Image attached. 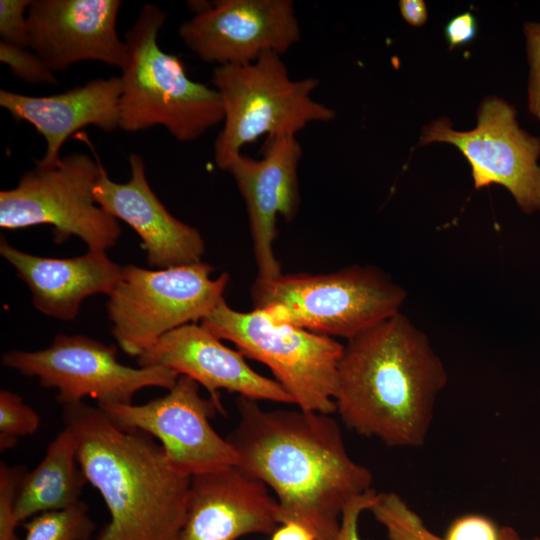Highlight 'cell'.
<instances>
[{
	"label": "cell",
	"instance_id": "1",
	"mask_svg": "<svg viewBox=\"0 0 540 540\" xmlns=\"http://www.w3.org/2000/svg\"><path fill=\"white\" fill-rule=\"evenodd\" d=\"M239 421L227 437L237 466L275 494L280 524L294 522L316 540H335L346 504L372 489L371 471L349 455L331 414L264 410L238 396Z\"/></svg>",
	"mask_w": 540,
	"mask_h": 540
},
{
	"label": "cell",
	"instance_id": "2",
	"mask_svg": "<svg viewBox=\"0 0 540 540\" xmlns=\"http://www.w3.org/2000/svg\"><path fill=\"white\" fill-rule=\"evenodd\" d=\"M447 378L427 335L400 312L344 344L336 412L360 435L389 447L418 448Z\"/></svg>",
	"mask_w": 540,
	"mask_h": 540
},
{
	"label": "cell",
	"instance_id": "3",
	"mask_svg": "<svg viewBox=\"0 0 540 540\" xmlns=\"http://www.w3.org/2000/svg\"><path fill=\"white\" fill-rule=\"evenodd\" d=\"M62 418L76 438L87 482L110 514L95 540H178L191 477L170 464L160 443L118 427L83 401L64 405Z\"/></svg>",
	"mask_w": 540,
	"mask_h": 540
},
{
	"label": "cell",
	"instance_id": "4",
	"mask_svg": "<svg viewBox=\"0 0 540 540\" xmlns=\"http://www.w3.org/2000/svg\"><path fill=\"white\" fill-rule=\"evenodd\" d=\"M166 12L144 4L125 34L128 60L121 69L119 127L127 132L164 127L176 140L191 142L224 120L218 92L191 80L182 60L163 51L158 34Z\"/></svg>",
	"mask_w": 540,
	"mask_h": 540
},
{
	"label": "cell",
	"instance_id": "5",
	"mask_svg": "<svg viewBox=\"0 0 540 540\" xmlns=\"http://www.w3.org/2000/svg\"><path fill=\"white\" fill-rule=\"evenodd\" d=\"M253 309L277 322L347 340L400 313L406 291L381 269L353 265L326 274L257 277Z\"/></svg>",
	"mask_w": 540,
	"mask_h": 540
},
{
	"label": "cell",
	"instance_id": "6",
	"mask_svg": "<svg viewBox=\"0 0 540 540\" xmlns=\"http://www.w3.org/2000/svg\"><path fill=\"white\" fill-rule=\"evenodd\" d=\"M211 84L224 110L214 142V160L226 170L241 148L266 135H295L312 122H328L335 111L314 100L315 78L293 80L281 55L267 52L255 61L213 69Z\"/></svg>",
	"mask_w": 540,
	"mask_h": 540
},
{
	"label": "cell",
	"instance_id": "7",
	"mask_svg": "<svg viewBox=\"0 0 540 540\" xmlns=\"http://www.w3.org/2000/svg\"><path fill=\"white\" fill-rule=\"evenodd\" d=\"M200 324L220 340L232 342L245 357L266 365L299 409L336 412L334 398L344 344L277 322L261 309L236 311L225 299Z\"/></svg>",
	"mask_w": 540,
	"mask_h": 540
},
{
	"label": "cell",
	"instance_id": "8",
	"mask_svg": "<svg viewBox=\"0 0 540 540\" xmlns=\"http://www.w3.org/2000/svg\"><path fill=\"white\" fill-rule=\"evenodd\" d=\"M213 271L203 261L156 270L124 266L107 301L119 347L138 357L166 333L206 317L230 280L226 272L212 279Z\"/></svg>",
	"mask_w": 540,
	"mask_h": 540
},
{
	"label": "cell",
	"instance_id": "9",
	"mask_svg": "<svg viewBox=\"0 0 540 540\" xmlns=\"http://www.w3.org/2000/svg\"><path fill=\"white\" fill-rule=\"evenodd\" d=\"M103 168L84 153L69 154L53 166L36 164L16 187L0 192L1 228L48 224L56 243L76 236L88 250L106 252L117 243L121 228L93 197Z\"/></svg>",
	"mask_w": 540,
	"mask_h": 540
},
{
	"label": "cell",
	"instance_id": "10",
	"mask_svg": "<svg viewBox=\"0 0 540 540\" xmlns=\"http://www.w3.org/2000/svg\"><path fill=\"white\" fill-rule=\"evenodd\" d=\"M2 364L37 377L43 387L56 389L63 406L82 402L87 396L96 399L97 405L132 403L141 389L169 390L179 377L164 367L124 365L114 346L79 334H58L49 347L37 351H8Z\"/></svg>",
	"mask_w": 540,
	"mask_h": 540
},
{
	"label": "cell",
	"instance_id": "11",
	"mask_svg": "<svg viewBox=\"0 0 540 540\" xmlns=\"http://www.w3.org/2000/svg\"><path fill=\"white\" fill-rule=\"evenodd\" d=\"M446 142L468 160L474 186L506 188L526 214L540 211V138L521 129L516 110L506 101L485 98L478 109L477 125L469 131L452 128L446 118L423 127L420 144Z\"/></svg>",
	"mask_w": 540,
	"mask_h": 540
},
{
	"label": "cell",
	"instance_id": "12",
	"mask_svg": "<svg viewBox=\"0 0 540 540\" xmlns=\"http://www.w3.org/2000/svg\"><path fill=\"white\" fill-rule=\"evenodd\" d=\"M199 387L192 378L179 375L167 394L147 403L97 406L118 427L156 438L170 464L185 476L237 466L232 444L210 424L218 409L210 398L202 397Z\"/></svg>",
	"mask_w": 540,
	"mask_h": 540
},
{
	"label": "cell",
	"instance_id": "13",
	"mask_svg": "<svg viewBox=\"0 0 540 540\" xmlns=\"http://www.w3.org/2000/svg\"><path fill=\"white\" fill-rule=\"evenodd\" d=\"M179 36L206 63L241 65L267 52L282 55L301 29L291 0H220L185 21Z\"/></svg>",
	"mask_w": 540,
	"mask_h": 540
},
{
	"label": "cell",
	"instance_id": "14",
	"mask_svg": "<svg viewBox=\"0 0 540 540\" xmlns=\"http://www.w3.org/2000/svg\"><path fill=\"white\" fill-rule=\"evenodd\" d=\"M120 0H32L27 11L28 47L53 72L82 61L122 69L128 47L117 34Z\"/></svg>",
	"mask_w": 540,
	"mask_h": 540
},
{
	"label": "cell",
	"instance_id": "15",
	"mask_svg": "<svg viewBox=\"0 0 540 540\" xmlns=\"http://www.w3.org/2000/svg\"><path fill=\"white\" fill-rule=\"evenodd\" d=\"M302 148L295 135L270 136L262 158L238 154L226 170L246 204L258 277L282 274L273 250L277 217L291 221L300 205L298 164Z\"/></svg>",
	"mask_w": 540,
	"mask_h": 540
},
{
	"label": "cell",
	"instance_id": "16",
	"mask_svg": "<svg viewBox=\"0 0 540 540\" xmlns=\"http://www.w3.org/2000/svg\"><path fill=\"white\" fill-rule=\"evenodd\" d=\"M140 367H164L206 388L218 412L225 414L219 390L256 401L294 404L274 379L254 371L239 350L224 345L201 324L189 323L160 337L137 357Z\"/></svg>",
	"mask_w": 540,
	"mask_h": 540
},
{
	"label": "cell",
	"instance_id": "17",
	"mask_svg": "<svg viewBox=\"0 0 540 540\" xmlns=\"http://www.w3.org/2000/svg\"><path fill=\"white\" fill-rule=\"evenodd\" d=\"M278 503L269 488L238 466L191 477L178 540H238L273 534Z\"/></svg>",
	"mask_w": 540,
	"mask_h": 540
},
{
	"label": "cell",
	"instance_id": "18",
	"mask_svg": "<svg viewBox=\"0 0 540 540\" xmlns=\"http://www.w3.org/2000/svg\"><path fill=\"white\" fill-rule=\"evenodd\" d=\"M129 165L131 175L125 183L111 180L103 168L93 189L96 203L136 231L151 267L165 269L201 262L205 242L200 232L166 209L147 181L139 154L129 155Z\"/></svg>",
	"mask_w": 540,
	"mask_h": 540
},
{
	"label": "cell",
	"instance_id": "19",
	"mask_svg": "<svg viewBox=\"0 0 540 540\" xmlns=\"http://www.w3.org/2000/svg\"><path fill=\"white\" fill-rule=\"evenodd\" d=\"M120 77L97 78L50 96H29L0 90V105L16 120L29 122L46 141L40 166L60 160L65 141L78 130L96 126L104 132L119 127Z\"/></svg>",
	"mask_w": 540,
	"mask_h": 540
},
{
	"label": "cell",
	"instance_id": "20",
	"mask_svg": "<svg viewBox=\"0 0 540 540\" xmlns=\"http://www.w3.org/2000/svg\"><path fill=\"white\" fill-rule=\"evenodd\" d=\"M0 254L28 286L34 307L61 320L74 319L85 298L109 295L123 270L104 251L88 250L73 258L40 257L16 249L3 236Z\"/></svg>",
	"mask_w": 540,
	"mask_h": 540
},
{
	"label": "cell",
	"instance_id": "21",
	"mask_svg": "<svg viewBox=\"0 0 540 540\" xmlns=\"http://www.w3.org/2000/svg\"><path fill=\"white\" fill-rule=\"evenodd\" d=\"M86 483L76 438L64 427L51 441L39 464L29 472L26 470L21 479L15 506L17 522L79 503Z\"/></svg>",
	"mask_w": 540,
	"mask_h": 540
},
{
	"label": "cell",
	"instance_id": "22",
	"mask_svg": "<svg viewBox=\"0 0 540 540\" xmlns=\"http://www.w3.org/2000/svg\"><path fill=\"white\" fill-rule=\"evenodd\" d=\"M24 527V540H91L96 529L82 501L65 509L35 515Z\"/></svg>",
	"mask_w": 540,
	"mask_h": 540
},
{
	"label": "cell",
	"instance_id": "23",
	"mask_svg": "<svg viewBox=\"0 0 540 540\" xmlns=\"http://www.w3.org/2000/svg\"><path fill=\"white\" fill-rule=\"evenodd\" d=\"M369 511L385 528L389 540H444L431 532L397 493H378Z\"/></svg>",
	"mask_w": 540,
	"mask_h": 540
},
{
	"label": "cell",
	"instance_id": "24",
	"mask_svg": "<svg viewBox=\"0 0 540 540\" xmlns=\"http://www.w3.org/2000/svg\"><path fill=\"white\" fill-rule=\"evenodd\" d=\"M40 426L38 413L22 397L9 390L0 391V450L13 448L20 437L32 435Z\"/></svg>",
	"mask_w": 540,
	"mask_h": 540
},
{
	"label": "cell",
	"instance_id": "25",
	"mask_svg": "<svg viewBox=\"0 0 540 540\" xmlns=\"http://www.w3.org/2000/svg\"><path fill=\"white\" fill-rule=\"evenodd\" d=\"M0 61L11 73L29 84H57L54 72L29 47L0 42Z\"/></svg>",
	"mask_w": 540,
	"mask_h": 540
},
{
	"label": "cell",
	"instance_id": "26",
	"mask_svg": "<svg viewBox=\"0 0 540 540\" xmlns=\"http://www.w3.org/2000/svg\"><path fill=\"white\" fill-rule=\"evenodd\" d=\"M26 469L23 466L0 464V540H18L15 515L19 485Z\"/></svg>",
	"mask_w": 540,
	"mask_h": 540
},
{
	"label": "cell",
	"instance_id": "27",
	"mask_svg": "<svg viewBox=\"0 0 540 540\" xmlns=\"http://www.w3.org/2000/svg\"><path fill=\"white\" fill-rule=\"evenodd\" d=\"M30 0L0 1V37L1 41L28 47V25L25 12Z\"/></svg>",
	"mask_w": 540,
	"mask_h": 540
},
{
	"label": "cell",
	"instance_id": "28",
	"mask_svg": "<svg viewBox=\"0 0 540 540\" xmlns=\"http://www.w3.org/2000/svg\"><path fill=\"white\" fill-rule=\"evenodd\" d=\"M527 59L530 67L527 97L530 113L540 120V23L524 25Z\"/></svg>",
	"mask_w": 540,
	"mask_h": 540
},
{
	"label": "cell",
	"instance_id": "29",
	"mask_svg": "<svg viewBox=\"0 0 540 540\" xmlns=\"http://www.w3.org/2000/svg\"><path fill=\"white\" fill-rule=\"evenodd\" d=\"M444 540H500V528L481 514H466L449 526Z\"/></svg>",
	"mask_w": 540,
	"mask_h": 540
},
{
	"label": "cell",
	"instance_id": "30",
	"mask_svg": "<svg viewBox=\"0 0 540 540\" xmlns=\"http://www.w3.org/2000/svg\"><path fill=\"white\" fill-rule=\"evenodd\" d=\"M377 492L369 491L354 497L343 509L340 529L335 540H361L358 532V522L361 513L369 510L374 504Z\"/></svg>",
	"mask_w": 540,
	"mask_h": 540
},
{
	"label": "cell",
	"instance_id": "31",
	"mask_svg": "<svg viewBox=\"0 0 540 540\" xmlns=\"http://www.w3.org/2000/svg\"><path fill=\"white\" fill-rule=\"evenodd\" d=\"M477 29V20L471 12H464L451 18L444 28L445 39L450 49L472 41Z\"/></svg>",
	"mask_w": 540,
	"mask_h": 540
},
{
	"label": "cell",
	"instance_id": "32",
	"mask_svg": "<svg viewBox=\"0 0 540 540\" xmlns=\"http://www.w3.org/2000/svg\"><path fill=\"white\" fill-rule=\"evenodd\" d=\"M399 9L403 19L411 26L420 27L428 17L427 7L422 0H400Z\"/></svg>",
	"mask_w": 540,
	"mask_h": 540
},
{
	"label": "cell",
	"instance_id": "33",
	"mask_svg": "<svg viewBox=\"0 0 540 540\" xmlns=\"http://www.w3.org/2000/svg\"><path fill=\"white\" fill-rule=\"evenodd\" d=\"M272 534L271 540H316L305 527L294 522L281 524Z\"/></svg>",
	"mask_w": 540,
	"mask_h": 540
},
{
	"label": "cell",
	"instance_id": "34",
	"mask_svg": "<svg viewBox=\"0 0 540 540\" xmlns=\"http://www.w3.org/2000/svg\"><path fill=\"white\" fill-rule=\"evenodd\" d=\"M500 540H540V536L523 538L513 527L503 526L500 527Z\"/></svg>",
	"mask_w": 540,
	"mask_h": 540
}]
</instances>
